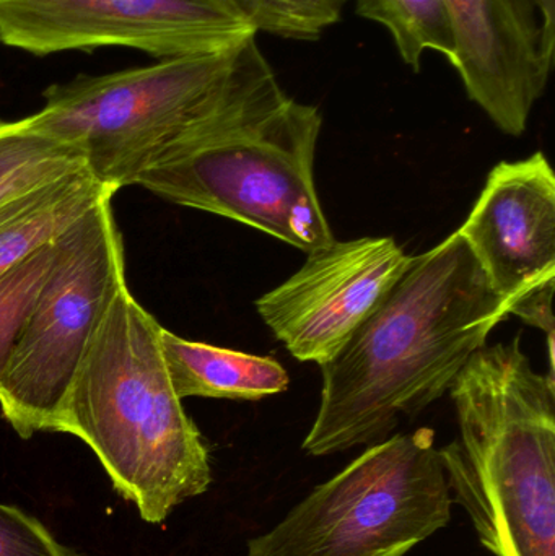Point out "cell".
Here are the masks:
<instances>
[{
	"label": "cell",
	"mask_w": 555,
	"mask_h": 556,
	"mask_svg": "<svg viewBox=\"0 0 555 556\" xmlns=\"http://www.w3.org/2000/svg\"><path fill=\"white\" fill-rule=\"evenodd\" d=\"M458 233L413 256L380 306L321 366L318 414L303 440L323 457L393 437L439 401L510 316Z\"/></svg>",
	"instance_id": "obj_1"
},
{
	"label": "cell",
	"mask_w": 555,
	"mask_h": 556,
	"mask_svg": "<svg viewBox=\"0 0 555 556\" xmlns=\"http://www.w3.org/2000/svg\"><path fill=\"white\" fill-rule=\"evenodd\" d=\"M36 127L77 147L110 191L136 186L241 114L286 97L256 36L211 54L104 75H80L45 91Z\"/></svg>",
	"instance_id": "obj_2"
},
{
	"label": "cell",
	"mask_w": 555,
	"mask_h": 556,
	"mask_svg": "<svg viewBox=\"0 0 555 556\" xmlns=\"http://www.w3.org/2000/svg\"><path fill=\"white\" fill-rule=\"evenodd\" d=\"M162 329L121 285L58 425L90 446L114 489L152 525L212 482L207 446L169 379Z\"/></svg>",
	"instance_id": "obj_3"
},
{
	"label": "cell",
	"mask_w": 555,
	"mask_h": 556,
	"mask_svg": "<svg viewBox=\"0 0 555 556\" xmlns=\"http://www.w3.org/2000/svg\"><path fill=\"white\" fill-rule=\"evenodd\" d=\"M458 438L439 447L453 505L494 556H555V389L520 346H482L449 389Z\"/></svg>",
	"instance_id": "obj_4"
},
{
	"label": "cell",
	"mask_w": 555,
	"mask_h": 556,
	"mask_svg": "<svg viewBox=\"0 0 555 556\" xmlns=\"http://www.w3.org/2000/svg\"><path fill=\"white\" fill-rule=\"evenodd\" d=\"M321 127L318 108L283 97L147 169L136 186L310 253L335 241L313 172Z\"/></svg>",
	"instance_id": "obj_5"
},
{
	"label": "cell",
	"mask_w": 555,
	"mask_h": 556,
	"mask_svg": "<svg viewBox=\"0 0 555 556\" xmlns=\"http://www.w3.org/2000/svg\"><path fill=\"white\" fill-rule=\"evenodd\" d=\"M452 509L436 433L419 428L368 446L250 539L247 556H406Z\"/></svg>",
	"instance_id": "obj_6"
},
{
	"label": "cell",
	"mask_w": 555,
	"mask_h": 556,
	"mask_svg": "<svg viewBox=\"0 0 555 556\" xmlns=\"http://www.w3.org/2000/svg\"><path fill=\"white\" fill-rule=\"evenodd\" d=\"M111 199L55 240L54 266L0 375V408L23 440L58 431L78 368L114 294L127 283Z\"/></svg>",
	"instance_id": "obj_7"
},
{
	"label": "cell",
	"mask_w": 555,
	"mask_h": 556,
	"mask_svg": "<svg viewBox=\"0 0 555 556\" xmlns=\"http://www.w3.org/2000/svg\"><path fill=\"white\" fill-rule=\"evenodd\" d=\"M256 35L228 0H0V41L36 55L121 46L162 61Z\"/></svg>",
	"instance_id": "obj_8"
},
{
	"label": "cell",
	"mask_w": 555,
	"mask_h": 556,
	"mask_svg": "<svg viewBox=\"0 0 555 556\" xmlns=\"http://www.w3.org/2000/svg\"><path fill=\"white\" fill-rule=\"evenodd\" d=\"M306 254L302 269L263 294L256 309L292 356L323 366L380 306L413 256L390 237L335 240Z\"/></svg>",
	"instance_id": "obj_9"
},
{
	"label": "cell",
	"mask_w": 555,
	"mask_h": 556,
	"mask_svg": "<svg viewBox=\"0 0 555 556\" xmlns=\"http://www.w3.org/2000/svg\"><path fill=\"white\" fill-rule=\"evenodd\" d=\"M443 2L466 93L502 132L520 137L554 67L533 0Z\"/></svg>",
	"instance_id": "obj_10"
},
{
	"label": "cell",
	"mask_w": 555,
	"mask_h": 556,
	"mask_svg": "<svg viewBox=\"0 0 555 556\" xmlns=\"http://www.w3.org/2000/svg\"><path fill=\"white\" fill-rule=\"evenodd\" d=\"M456 233L508 306L554 283L555 178L546 155L499 163Z\"/></svg>",
	"instance_id": "obj_11"
},
{
	"label": "cell",
	"mask_w": 555,
	"mask_h": 556,
	"mask_svg": "<svg viewBox=\"0 0 555 556\" xmlns=\"http://www.w3.org/2000/svg\"><path fill=\"white\" fill-rule=\"evenodd\" d=\"M162 350L178 397L261 401L286 392L289 375L270 356L192 342L162 329Z\"/></svg>",
	"instance_id": "obj_12"
},
{
	"label": "cell",
	"mask_w": 555,
	"mask_h": 556,
	"mask_svg": "<svg viewBox=\"0 0 555 556\" xmlns=\"http://www.w3.org/2000/svg\"><path fill=\"white\" fill-rule=\"evenodd\" d=\"M114 194L81 169L0 204V276Z\"/></svg>",
	"instance_id": "obj_13"
},
{
	"label": "cell",
	"mask_w": 555,
	"mask_h": 556,
	"mask_svg": "<svg viewBox=\"0 0 555 556\" xmlns=\"http://www.w3.org/2000/svg\"><path fill=\"white\" fill-rule=\"evenodd\" d=\"M81 169L84 153L36 127L31 117L0 121V204Z\"/></svg>",
	"instance_id": "obj_14"
},
{
	"label": "cell",
	"mask_w": 555,
	"mask_h": 556,
	"mask_svg": "<svg viewBox=\"0 0 555 556\" xmlns=\"http://www.w3.org/2000/svg\"><path fill=\"white\" fill-rule=\"evenodd\" d=\"M355 9L390 31L401 59L413 71H420L429 51L455 62V33L443 0H355Z\"/></svg>",
	"instance_id": "obj_15"
},
{
	"label": "cell",
	"mask_w": 555,
	"mask_h": 556,
	"mask_svg": "<svg viewBox=\"0 0 555 556\" xmlns=\"http://www.w3.org/2000/svg\"><path fill=\"white\" fill-rule=\"evenodd\" d=\"M256 33L313 41L341 20L351 0H228Z\"/></svg>",
	"instance_id": "obj_16"
},
{
	"label": "cell",
	"mask_w": 555,
	"mask_h": 556,
	"mask_svg": "<svg viewBox=\"0 0 555 556\" xmlns=\"http://www.w3.org/2000/svg\"><path fill=\"white\" fill-rule=\"evenodd\" d=\"M55 261V241L0 276V375Z\"/></svg>",
	"instance_id": "obj_17"
},
{
	"label": "cell",
	"mask_w": 555,
	"mask_h": 556,
	"mask_svg": "<svg viewBox=\"0 0 555 556\" xmlns=\"http://www.w3.org/2000/svg\"><path fill=\"white\" fill-rule=\"evenodd\" d=\"M0 556H71L48 529L13 506L0 505Z\"/></svg>",
	"instance_id": "obj_18"
},
{
	"label": "cell",
	"mask_w": 555,
	"mask_h": 556,
	"mask_svg": "<svg viewBox=\"0 0 555 556\" xmlns=\"http://www.w3.org/2000/svg\"><path fill=\"white\" fill-rule=\"evenodd\" d=\"M543 28L544 46L554 55L555 49V0H533Z\"/></svg>",
	"instance_id": "obj_19"
}]
</instances>
